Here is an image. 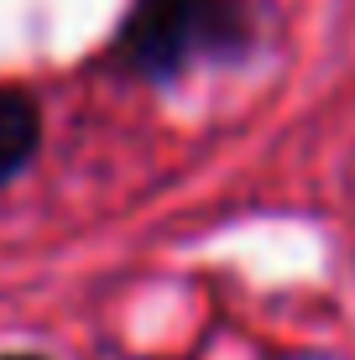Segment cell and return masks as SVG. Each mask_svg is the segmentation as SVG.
<instances>
[{"label":"cell","mask_w":355,"mask_h":360,"mask_svg":"<svg viewBox=\"0 0 355 360\" xmlns=\"http://www.w3.org/2000/svg\"><path fill=\"white\" fill-rule=\"evenodd\" d=\"M0 360H42V355H0Z\"/></svg>","instance_id":"3"},{"label":"cell","mask_w":355,"mask_h":360,"mask_svg":"<svg viewBox=\"0 0 355 360\" xmlns=\"http://www.w3.org/2000/svg\"><path fill=\"white\" fill-rule=\"evenodd\" d=\"M251 47L246 0H136L115 58L136 79L167 84L204 58H240Z\"/></svg>","instance_id":"1"},{"label":"cell","mask_w":355,"mask_h":360,"mask_svg":"<svg viewBox=\"0 0 355 360\" xmlns=\"http://www.w3.org/2000/svg\"><path fill=\"white\" fill-rule=\"evenodd\" d=\"M37 141H42V110H37V99L21 94V89H0V183H11L32 162Z\"/></svg>","instance_id":"2"}]
</instances>
